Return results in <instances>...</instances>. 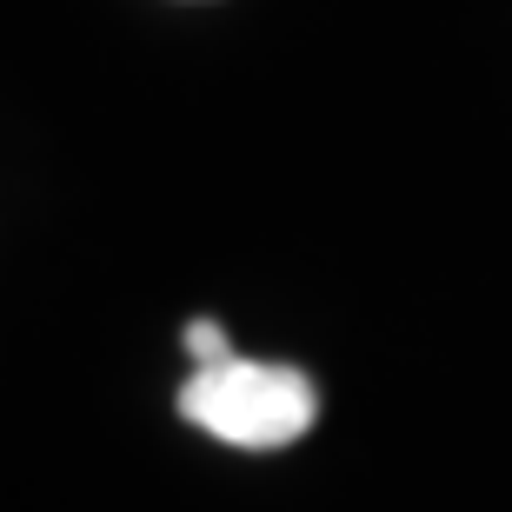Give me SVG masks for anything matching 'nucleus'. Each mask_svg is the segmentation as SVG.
I'll use <instances>...</instances> for the list:
<instances>
[{"mask_svg":"<svg viewBox=\"0 0 512 512\" xmlns=\"http://www.w3.org/2000/svg\"><path fill=\"white\" fill-rule=\"evenodd\" d=\"M180 413L200 426V433L227 439V446H293V439L320 419V393L300 366H273V360H220L200 366L187 386H180Z\"/></svg>","mask_w":512,"mask_h":512,"instance_id":"obj_1","label":"nucleus"},{"mask_svg":"<svg viewBox=\"0 0 512 512\" xmlns=\"http://www.w3.org/2000/svg\"><path fill=\"white\" fill-rule=\"evenodd\" d=\"M187 353H193V366H220V360H233V340L213 320H193L187 326Z\"/></svg>","mask_w":512,"mask_h":512,"instance_id":"obj_2","label":"nucleus"}]
</instances>
